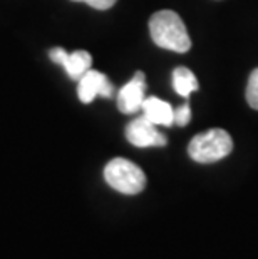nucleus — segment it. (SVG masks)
Wrapping results in <instances>:
<instances>
[{"instance_id":"nucleus-1","label":"nucleus","mask_w":258,"mask_h":259,"mask_svg":"<svg viewBox=\"0 0 258 259\" xmlns=\"http://www.w3.org/2000/svg\"><path fill=\"white\" fill-rule=\"evenodd\" d=\"M153 42L166 51L185 54L191 49V38L183 19L173 10H159L150 19Z\"/></svg>"},{"instance_id":"nucleus-2","label":"nucleus","mask_w":258,"mask_h":259,"mask_svg":"<svg viewBox=\"0 0 258 259\" xmlns=\"http://www.w3.org/2000/svg\"><path fill=\"white\" fill-rule=\"evenodd\" d=\"M233 151L232 136L223 129H210L200 132L191 139L188 154L193 161L200 164L218 162Z\"/></svg>"},{"instance_id":"nucleus-3","label":"nucleus","mask_w":258,"mask_h":259,"mask_svg":"<svg viewBox=\"0 0 258 259\" xmlns=\"http://www.w3.org/2000/svg\"><path fill=\"white\" fill-rule=\"evenodd\" d=\"M104 179L113 189L128 196L139 194L146 186V176L142 169L123 157H116L106 164Z\"/></svg>"},{"instance_id":"nucleus-4","label":"nucleus","mask_w":258,"mask_h":259,"mask_svg":"<svg viewBox=\"0 0 258 259\" xmlns=\"http://www.w3.org/2000/svg\"><path fill=\"white\" fill-rule=\"evenodd\" d=\"M156 124H153L144 115L131 120L126 127V139L136 147H163L168 144L166 136L159 132Z\"/></svg>"},{"instance_id":"nucleus-5","label":"nucleus","mask_w":258,"mask_h":259,"mask_svg":"<svg viewBox=\"0 0 258 259\" xmlns=\"http://www.w3.org/2000/svg\"><path fill=\"white\" fill-rule=\"evenodd\" d=\"M114 92L113 84L102 72L89 69L79 79L78 96L81 102L89 104L94 101L96 97H111Z\"/></svg>"},{"instance_id":"nucleus-6","label":"nucleus","mask_w":258,"mask_h":259,"mask_svg":"<svg viewBox=\"0 0 258 259\" xmlns=\"http://www.w3.org/2000/svg\"><path fill=\"white\" fill-rule=\"evenodd\" d=\"M144 92H146V80L144 74L138 72L128 84L118 94V107L123 114H134L138 112L142 102H144Z\"/></svg>"},{"instance_id":"nucleus-7","label":"nucleus","mask_w":258,"mask_h":259,"mask_svg":"<svg viewBox=\"0 0 258 259\" xmlns=\"http://www.w3.org/2000/svg\"><path fill=\"white\" fill-rule=\"evenodd\" d=\"M49 56H51V60L62 65L65 69V72L72 77V79H78V80L91 69V64H92L89 52H86V51H76L72 54H67L64 49L57 47V49H52Z\"/></svg>"},{"instance_id":"nucleus-8","label":"nucleus","mask_w":258,"mask_h":259,"mask_svg":"<svg viewBox=\"0 0 258 259\" xmlns=\"http://www.w3.org/2000/svg\"><path fill=\"white\" fill-rule=\"evenodd\" d=\"M141 111L146 119H150L156 125L169 127L174 124V109L158 97H146L141 106Z\"/></svg>"},{"instance_id":"nucleus-9","label":"nucleus","mask_w":258,"mask_h":259,"mask_svg":"<svg viewBox=\"0 0 258 259\" xmlns=\"http://www.w3.org/2000/svg\"><path fill=\"white\" fill-rule=\"evenodd\" d=\"M173 89L178 96L188 99L191 92L198 89V79L196 75L186 67H176L173 70Z\"/></svg>"},{"instance_id":"nucleus-10","label":"nucleus","mask_w":258,"mask_h":259,"mask_svg":"<svg viewBox=\"0 0 258 259\" xmlns=\"http://www.w3.org/2000/svg\"><path fill=\"white\" fill-rule=\"evenodd\" d=\"M246 101L251 109L258 111V69L250 74L248 84H246Z\"/></svg>"},{"instance_id":"nucleus-11","label":"nucleus","mask_w":258,"mask_h":259,"mask_svg":"<svg viewBox=\"0 0 258 259\" xmlns=\"http://www.w3.org/2000/svg\"><path fill=\"white\" fill-rule=\"evenodd\" d=\"M190 120H191V107L188 102L179 106L178 109H174V124H178L179 127H185V125H188Z\"/></svg>"},{"instance_id":"nucleus-12","label":"nucleus","mask_w":258,"mask_h":259,"mask_svg":"<svg viewBox=\"0 0 258 259\" xmlns=\"http://www.w3.org/2000/svg\"><path fill=\"white\" fill-rule=\"evenodd\" d=\"M72 2H84L87 5H91L92 9H97V10H107L111 9L116 0H72Z\"/></svg>"}]
</instances>
